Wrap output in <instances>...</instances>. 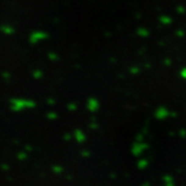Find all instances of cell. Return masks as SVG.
I'll return each instance as SVG.
<instances>
[]
</instances>
